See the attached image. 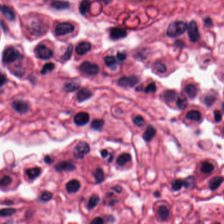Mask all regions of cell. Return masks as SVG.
I'll use <instances>...</instances> for the list:
<instances>
[{
    "label": "cell",
    "mask_w": 224,
    "mask_h": 224,
    "mask_svg": "<svg viewBox=\"0 0 224 224\" xmlns=\"http://www.w3.org/2000/svg\"><path fill=\"white\" fill-rule=\"evenodd\" d=\"M187 29V24L183 21L173 22L168 26L167 35L170 37H176L182 35Z\"/></svg>",
    "instance_id": "1"
},
{
    "label": "cell",
    "mask_w": 224,
    "mask_h": 224,
    "mask_svg": "<svg viewBox=\"0 0 224 224\" xmlns=\"http://www.w3.org/2000/svg\"><path fill=\"white\" fill-rule=\"evenodd\" d=\"M22 57L21 53L14 47H9L3 51L2 55V61L4 64H11Z\"/></svg>",
    "instance_id": "2"
},
{
    "label": "cell",
    "mask_w": 224,
    "mask_h": 224,
    "mask_svg": "<svg viewBox=\"0 0 224 224\" xmlns=\"http://www.w3.org/2000/svg\"><path fill=\"white\" fill-rule=\"evenodd\" d=\"M35 53L37 57L41 60H49L53 56V50L43 44L38 45L35 47Z\"/></svg>",
    "instance_id": "3"
},
{
    "label": "cell",
    "mask_w": 224,
    "mask_h": 224,
    "mask_svg": "<svg viewBox=\"0 0 224 224\" xmlns=\"http://www.w3.org/2000/svg\"><path fill=\"white\" fill-rule=\"evenodd\" d=\"M90 152L89 145L85 141H81L77 144L73 149V156L76 159H81Z\"/></svg>",
    "instance_id": "4"
},
{
    "label": "cell",
    "mask_w": 224,
    "mask_h": 224,
    "mask_svg": "<svg viewBox=\"0 0 224 224\" xmlns=\"http://www.w3.org/2000/svg\"><path fill=\"white\" fill-rule=\"evenodd\" d=\"M81 72L89 76H94L99 72V67L96 64H93L89 62H83L80 66Z\"/></svg>",
    "instance_id": "5"
},
{
    "label": "cell",
    "mask_w": 224,
    "mask_h": 224,
    "mask_svg": "<svg viewBox=\"0 0 224 224\" xmlns=\"http://www.w3.org/2000/svg\"><path fill=\"white\" fill-rule=\"evenodd\" d=\"M74 26L68 22H63L58 24L55 28L54 32L57 36H62L66 34L72 33L74 31Z\"/></svg>",
    "instance_id": "6"
},
{
    "label": "cell",
    "mask_w": 224,
    "mask_h": 224,
    "mask_svg": "<svg viewBox=\"0 0 224 224\" xmlns=\"http://www.w3.org/2000/svg\"><path fill=\"white\" fill-rule=\"evenodd\" d=\"M187 32L191 41L196 42L200 39L198 26L194 21H192L187 26Z\"/></svg>",
    "instance_id": "7"
},
{
    "label": "cell",
    "mask_w": 224,
    "mask_h": 224,
    "mask_svg": "<svg viewBox=\"0 0 224 224\" xmlns=\"http://www.w3.org/2000/svg\"><path fill=\"white\" fill-rule=\"evenodd\" d=\"M12 106L16 112L21 114L27 113L30 109L28 103L24 100H21L14 101L12 104Z\"/></svg>",
    "instance_id": "8"
},
{
    "label": "cell",
    "mask_w": 224,
    "mask_h": 224,
    "mask_svg": "<svg viewBox=\"0 0 224 224\" xmlns=\"http://www.w3.org/2000/svg\"><path fill=\"white\" fill-rule=\"evenodd\" d=\"M31 33L35 35H41L44 34L46 31V26L40 22H33L30 26Z\"/></svg>",
    "instance_id": "9"
},
{
    "label": "cell",
    "mask_w": 224,
    "mask_h": 224,
    "mask_svg": "<svg viewBox=\"0 0 224 224\" xmlns=\"http://www.w3.org/2000/svg\"><path fill=\"white\" fill-rule=\"evenodd\" d=\"M138 80L136 76H131L129 77H123L120 78L118 81V85L121 86L133 87L138 83Z\"/></svg>",
    "instance_id": "10"
},
{
    "label": "cell",
    "mask_w": 224,
    "mask_h": 224,
    "mask_svg": "<svg viewBox=\"0 0 224 224\" xmlns=\"http://www.w3.org/2000/svg\"><path fill=\"white\" fill-rule=\"evenodd\" d=\"M55 169L58 172L73 171L76 169V166L70 161H60L55 166Z\"/></svg>",
    "instance_id": "11"
},
{
    "label": "cell",
    "mask_w": 224,
    "mask_h": 224,
    "mask_svg": "<svg viewBox=\"0 0 224 224\" xmlns=\"http://www.w3.org/2000/svg\"><path fill=\"white\" fill-rule=\"evenodd\" d=\"M73 120L77 125L83 126L87 124L90 120L89 114L86 112H80L74 117Z\"/></svg>",
    "instance_id": "12"
},
{
    "label": "cell",
    "mask_w": 224,
    "mask_h": 224,
    "mask_svg": "<svg viewBox=\"0 0 224 224\" xmlns=\"http://www.w3.org/2000/svg\"><path fill=\"white\" fill-rule=\"evenodd\" d=\"M0 12L3 15L4 17L10 21H14L16 18L15 12L9 6L0 5Z\"/></svg>",
    "instance_id": "13"
},
{
    "label": "cell",
    "mask_w": 224,
    "mask_h": 224,
    "mask_svg": "<svg viewBox=\"0 0 224 224\" xmlns=\"http://www.w3.org/2000/svg\"><path fill=\"white\" fill-rule=\"evenodd\" d=\"M66 187L68 193H75L80 190L81 183L77 180H72L67 183Z\"/></svg>",
    "instance_id": "14"
},
{
    "label": "cell",
    "mask_w": 224,
    "mask_h": 224,
    "mask_svg": "<svg viewBox=\"0 0 224 224\" xmlns=\"http://www.w3.org/2000/svg\"><path fill=\"white\" fill-rule=\"evenodd\" d=\"M190 186V178L186 180H176L172 183V190L175 191H180L182 187L188 188Z\"/></svg>",
    "instance_id": "15"
},
{
    "label": "cell",
    "mask_w": 224,
    "mask_h": 224,
    "mask_svg": "<svg viewBox=\"0 0 224 224\" xmlns=\"http://www.w3.org/2000/svg\"><path fill=\"white\" fill-rule=\"evenodd\" d=\"M91 49V44L89 42L83 41L79 43L76 48V51L79 55H84Z\"/></svg>",
    "instance_id": "16"
},
{
    "label": "cell",
    "mask_w": 224,
    "mask_h": 224,
    "mask_svg": "<svg viewBox=\"0 0 224 224\" xmlns=\"http://www.w3.org/2000/svg\"><path fill=\"white\" fill-rule=\"evenodd\" d=\"M92 95L93 93L91 90L86 88H83L81 89L80 91L77 93V99L79 102H82L89 99V98L92 96Z\"/></svg>",
    "instance_id": "17"
},
{
    "label": "cell",
    "mask_w": 224,
    "mask_h": 224,
    "mask_svg": "<svg viewBox=\"0 0 224 224\" xmlns=\"http://www.w3.org/2000/svg\"><path fill=\"white\" fill-rule=\"evenodd\" d=\"M127 32L126 31L120 28H113L110 31V36L113 39H119L126 37Z\"/></svg>",
    "instance_id": "18"
},
{
    "label": "cell",
    "mask_w": 224,
    "mask_h": 224,
    "mask_svg": "<svg viewBox=\"0 0 224 224\" xmlns=\"http://www.w3.org/2000/svg\"><path fill=\"white\" fill-rule=\"evenodd\" d=\"M224 181V178L222 176H216L212 178L209 183H208V186L212 191H215L221 186V184Z\"/></svg>",
    "instance_id": "19"
},
{
    "label": "cell",
    "mask_w": 224,
    "mask_h": 224,
    "mask_svg": "<svg viewBox=\"0 0 224 224\" xmlns=\"http://www.w3.org/2000/svg\"><path fill=\"white\" fill-rule=\"evenodd\" d=\"M156 135V130L155 128L151 125H149L147 127L146 130H145L144 135H143V138L145 141H151L153 138L155 137Z\"/></svg>",
    "instance_id": "20"
},
{
    "label": "cell",
    "mask_w": 224,
    "mask_h": 224,
    "mask_svg": "<svg viewBox=\"0 0 224 224\" xmlns=\"http://www.w3.org/2000/svg\"><path fill=\"white\" fill-rule=\"evenodd\" d=\"M51 6L57 10H64L69 8L70 4L68 2L61 0H53L51 2Z\"/></svg>",
    "instance_id": "21"
},
{
    "label": "cell",
    "mask_w": 224,
    "mask_h": 224,
    "mask_svg": "<svg viewBox=\"0 0 224 224\" xmlns=\"http://www.w3.org/2000/svg\"><path fill=\"white\" fill-rule=\"evenodd\" d=\"M80 87V83L77 81H72L67 83L64 86V90L66 92L72 93L74 92Z\"/></svg>",
    "instance_id": "22"
},
{
    "label": "cell",
    "mask_w": 224,
    "mask_h": 224,
    "mask_svg": "<svg viewBox=\"0 0 224 224\" xmlns=\"http://www.w3.org/2000/svg\"><path fill=\"white\" fill-rule=\"evenodd\" d=\"M41 172V169L39 167H34L31 168L27 169L26 173V175L28 176L30 179L34 180L35 178H37V177L40 175Z\"/></svg>",
    "instance_id": "23"
},
{
    "label": "cell",
    "mask_w": 224,
    "mask_h": 224,
    "mask_svg": "<svg viewBox=\"0 0 224 224\" xmlns=\"http://www.w3.org/2000/svg\"><path fill=\"white\" fill-rule=\"evenodd\" d=\"M201 113L196 110H191L186 114V118L188 120L195 121H200L201 119Z\"/></svg>",
    "instance_id": "24"
},
{
    "label": "cell",
    "mask_w": 224,
    "mask_h": 224,
    "mask_svg": "<svg viewBox=\"0 0 224 224\" xmlns=\"http://www.w3.org/2000/svg\"><path fill=\"white\" fill-rule=\"evenodd\" d=\"M157 213H158L159 217L162 220H166L168 218L169 216H170V211L168 209V208L166 206H160L157 210Z\"/></svg>",
    "instance_id": "25"
},
{
    "label": "cell",
    "mask_w": 224,
    "mask_h": 224,
    "mask_svg": "<svg viewBox=\"0 0 224 224\" xmlns=\"http://www.w3.org/2000/svg\"><path fill=\"white\" fill-rule=\"evenodd\" d=\"M132 159L131 155L128 154V153H123V154L121 155L118 157L116 162L117 164H119V166H123L126 163H128L129 161H131Z\"/></svg>",
    "instance_id": "26"
},
{
    "label": "cell",
    "mask_w": 224,
    "mask_h": 224,
    "mask_svg": "<svg viewBox=\"0 0 224 224\" xmlns=\"http://www.w3.org/2000/svg\"><path fill=\"white\" fill-rule=\"evenodd\" d=\"M185 92L190 98H194L197 94V89L194 85H188L185 87Z\"/></svg>",
    "instance_id": "27"
},
{
    "label": "cell",
    "mask_w": 224,
    "mask_h": 224,
    "mask_svg": "<svg viewBox=\"0 0 224 224\" xmlns=\"http://www.w3.org/2000/svg\"><path fill=\"white\" fill-rule=\"evenodd\" d=\"M214 167L213 164L208 162H204L201 164V167H200V171H201L204 174H209L214 170Z\"/></svg>",
    "instance_id": "28"
},
{
    "label": "cell",
    "mask_w": 224,
    "mask_h": 224,
    "mask_svg": "<svg viewBox=\"0 0 224 224\" xmlns=\"http://www.w3.org/2000/svg\"><path fill=\"white\" fill-rule=\"evenodd\" d=\"M104 121L103 119H97L93 121L90 125V127L92 129L95 130V131H100L104 127Z\"/></svg>",
    "instance_id": "29"
},
{
    "label": "cell",
    "mask_w": 224,
    "mask_h": 224,
    "mask_svg": "<svg viewBox=\"0 0 224 224\" xmlns=\"http://www.w3.org/2000/svg\"><path fill=\"white\" fill-rule=\"evenodd\" d=\"M94 177L97 183H100L104 180V173L102 168H97L94 173Z\"/></svg>",
    "instance_id": "30"
},
{
    "label": "cell",
    "mask_w": 224,
    "mask_h": 224,
    "mask_svg": "<svg viewBox=\"0 0 224 224\" xmlns=\"http://www.w3.org/2000/svg\"><path fill=\"white\" fill-rule=\"evenodd\" d=\"M100 197L97 195H93L90 198L89 201L88 203V208L89 209L92 210L94 207H96L98 204L100 202Z\"/></svg>",
    "instance_id": "31"
},
{
    "label": "cell",
    "mask_w": 224,
    "mask_h": 224,
    "mask_svg": "<svg viewBox=\"0 0 224 224\" xmlns=\"http://www.w3.org/2000/svg\"><path fill=\"white\" fill-rule=\"evenodd\" d=\"M164 99L168 102H174L176 98V93L174 90H168L164 93Z\"/></svg>",
    "instance_id": "32"
},
{
    "label": "cell",
    "mask_w": 224,
    "mask_h": 224,
    "mask_svg": "<svg viewBox=\"0 0 224 224\" xmlns=\"http://www.w3.org/2000/svg\"><path fill=\"white\" fill-rule=\"evenodd\" d=\"M89 7H90V2L88 1V0H84V1H83L80 5V13H81L83 15H85L88 12Z\"/></svg>",
    "instance_id": "33"
},
{
    "label": "cell",
    "mask_w": 224,
    "mask_h": 224,
    "mask_svg": "<svg viewBox=\"0 0 224 224\" xmlns=\"http://www.w3.org/2000/svg\"><path fill=\"white\" fill-rule=\"evenodd\" d=\"M16 211H17L16 209L12 208H3V209L0 210V216H2V217H7V216H10L14 214Z\"/></svg>",
    "instance_id": "34"
},
{
    "label": "cell",
    "mask_w": 224,
    "mask_h": 224,
    "mask_svg": "<svg viewBox=\"0 0 224 224\" xmlns=\"http://www.w3.org/2000/svg\"><path fill=\"white\" fill-rule=\"evenodd\" d=\"M55 68V65L52 62H49V63H47L44 66H43V68L41 69V73L42 75H45L47 73L52 72V71Z\"/></svg>",
    "instance_id": "35"
},
{
    "label": "cell",
    "mask_w": 224,
    "mask_h": 224,
    "mask_svg": "<svg viewBox=\"0 0 224 224\" xmlns=\"http://www.w3.org/2000/svg\"><path fill=\"white\" fill-rule=\"evenodd\" d=\"M154 69L157 71V72L163 73L164 72H166L167 67L162 62H156L154 64Z\"/></svg>",
    "instance_id": "36"
},
{
    "label": "cell",
    "mask_w": 224,
    "mask_h": 224,
    "mask_svg": "<svg viewBox=\"0 0 224 224\" xmlns=\"http://www.w3.org/2000/svg\"><path fill=\"white\" fill-rule=\"evenodd\" d=\"M176 106L181 109H185L187 106V100L184 97H180L176 102Z\"/></svg>",
    "instance_id": "37"
},
{
    "label": "cell",
    "mask_w": 224,
    "mask_h": 224,
    "mask_svg": "<svg viewBox=\"0 0 224 224\" xmlns=\"http://www.w3.org/2000/svg\"><path fill=\"white\" fill-rule=\"evenodd\" d=\"M73 45H70L68 48H67L66 52L64 53V54L62 55V58L63 59V60H69V59L71 58V57H72V53H73Z\"/></svg>",
    "instance_id": "38"
},
{
    "label": "cell",
    "mask_w": 224,
    "mask_h": 224,
    "mask_svg": "<svg viewBox=\"0 0 224 224\" xmlns=\"http://www.w3.org/2000/svg\"><path fill=\"white\" fill-rule=\"evenodd\" d=\"M12 183V178L10 176H3V178L0 180V187H7Z\"/></svg>",
    "instance_id": "39"
},
{
    "label": "cell",
    "mask_w": 224,
    "mask_h": 224,
    "mask_svg": "<svg viewBox=\"0 0 224 224\" xmlns=\"http://www.w3.org/2000/svg\"><path fill=\"white\" fill-rule=\"evenodd\" d=\"M104 62L106 65L108 67H112L116 64V59L114 57L108 56L104 58Z\"/></svg>",
    "instance_id": "40"
},
{
    "label": "cell",
    "mask_w": 224,
    "mask_h": 224,
    "mask_svg": "<svg viewBox=\"0 0 224 224\" xmlns=\"http://www.w3.org/2000/svg\"><path fill=\"white\" fill-rule=\"evenodd\" d=\"M145 93H154L157 90V86L155 83H151L144 89Z\"/></svg>",
    "instance_id": "41"
},
{
    "label": "cell",
    "mask_w": 224,
    "mask_h": 224,
    "mask_svg": "<svg viewBox=\"0 0 224 224\" xmlns=\"http://www.w3.org/2000/svg\"><path fill=\"white\" fill-rule=\"evenodd\" d=\"M134 123L138 127H142L145 124V120L144 117L141 115H137L133 120Z\"/></svg>",
    "instance_id": "42"
},
{
    "label": "cell",
    "mask_w": 224,
    "mask_h": 224,
    "mask_svg": "<svg viewBox=\"0 0 224 224\" xmlns=\"http://www.w3.org/2000/svg\"><path fill=\"white\" fill-rule=\"evenodd\" d=\"M216 100V97L212 96V95H209L207 96L204 98V103L205 104L208 106V107H210L211 106L213 105V104L215 102Z\"/></svg>",
    "instance_id": "43"
},
{
    "label": "cell",
    "mask_w": 224,
    "mask_h": 224,
    "mask_svg": "<svg viewBox=\"0 0 224 224\" xmlns=\"http://www.w3.org/2000/svg\"><path fill=\"white\" fill-rule=\"evenodd\" d=\"M53 197V194L51 193L49 191H43L41 195V199L43 201H49Z\"/></svg>",
    "instance_id": "44"
},
{
    "label": "cell",
    "mask_w": 224,
    "mask_h": 224,
    "mask_svg": "<svg viewBox=\"0 0 224 224\" xmlns=\"http://www.w3.org/2000/svg\"><path fill=\"white\" fill-rule=\"evenodd\" d=\"M214 119L216 123H218V122H220L222 121V115L219 110L218 109L215 110L214 112Z\"/></svg>",
    "instance_id": "45"
},
{
    "label": "cell",
    "mask_w": 224,
    "mask_h": 224,
    "mask_svg": "<svg viewBox=\"0 0 224 224\" xmlns=\"http://www.w3.org/2000/svg\"><path fill=\"white\" fill-rule=\"evenodd\" d=\"M90 224H104V219L100 217H96L94 218Z\"/></svg>",
    "instance_id": "46"
},
{
    "label": "cell",
    "mask_w": 224,
    "mask_h": 224,
    "mask_svg": "<svg viewBox=\"0 0 224 224\" xmlns=\"http://www.w3.org/2000/svg\"><path fill=\"white\" fill-rule=\"evenodd\" d=\"M117 58L120 61H124L126 58H127V55H126L123 53H121V52H118L117 53Z\"/></svg>",
    "instance_id": "47"
},
{
    "label": "cell",
    "mask_w": 224,
    "mask_h": 224,
    "mask_svg": "<svg viewBox=\"0 0 224 224\" xmlns=\"http://www.w3.org/2000/svg\"><path fill=\"white\" fill-rule=\"evenodd\" d=\"M7 81V77L3 73H0V86H3Z\"/></svg>",
    "instance_id": "48"
},
{
    "label": "cell",
    "mask_w": 224,
    "mask_h": 224,
    "mask_svg": "<svg viewBox=\"0 0 224 224\" xmlns=\"http://www.w3.org/2000/svg\"><path fill=\"white\" fill-rule=\"evenodd\" d=\"M112 190L118 193H121L122 192V190H123V188H122L120 186H115L112 187Z\"/></svg>",
    "instance_id": "49"
},
{
    "label": "cell",
    "mask_w": 224,
    "mask_h": 224,
    "mask_svg": "<svg viewBox=\"0 0 224 224\" xmlns=\"http://www.w3.org/2000/svg\"><path fill=\"white\" fill-rule=\"evenodd\" d=\"M44 161H45V163L48 164H50L53 163V160L49 156H46L44 158Z\"/></svg>",
    "instance_id": "50"
},
{
    "label": "cell",
    "mask_w": 224,
    "mask_h": 224,
    "mask_svg": "<svg viewBox=\"0 0 224 224\" xmlns=\"http://www.w3.org/2000/svg\"><path fill=\"white\" fill-rule=\"evenodd\" d=\"M108 155V151L106 149H103L101 151V156L103 157V158H106V157Z\"/></svg>",
    "instance_id": "51"
},
{
    "label": "cell",
    "mask_w": 224,
    "mask_h": 224,
    "mask_svg": "<svg viewBox=\"0 0 224 224\" xmlns=\"http://www.w3.org/2000/svg\"><path fill=\"white\" fill-rule=\"evenodd\" d=\"M204 23H205V24L207 26H211L212 24V21L209 18H206L205 20H204Z\"/></svg>",
    "instance_id": "52"
},
{
    "label": "cell",
    "mask_w": 224,
    "mask_h": 224,
    "mask_svg": "<svg viewBox=\"0 0 224 224\" xmlns=\"http://www.w3.org/2000/svg\"><path fill=\"white\" fill-rule=\"evenodd\" d=\"M142 90H143L142 85H140L138 86H137V87L136 88V91H138V92H140Z\"/></svg>",
    "instance_id": "53"
},
{
    "label": "cell",
    "mask_w": 224,
    "mask_h": 224,
    "mask_svg": "<svg viewBox=\"0 0 224 224\" xmlns=\"http://www.w3.org/2000/svg\"><path fill=\"white\" fill-rule=\"evenodd\" d=\"M153 195H154V196H155V197H157V198L159 197V196H161L160 193L158 191H156L155 192H154V193H153Z\"/></svg>",
    "instance_id": "54"
},
{
    "label": "cell",
    "mask_w": 224,
    "mask_h": 224,
    "mask_svg": "<svg viewBox=\"0 0 224 224\" xmlns=\"http://www.w3.org/2000/svg\"><path fill=\"white\" fill-rule=\"evenodd\" d=\"M110 155H111V156H110V157H109V163H111L112 162V161H113V155L112 154V153H111V154H110Z\"/></svg>",
    "instance_id": "55"
},
{
    "label": "cell",
    "mask_w": 224,
    "mask_h": 224,
    "mask_svg": "<svg viewBox=\"0 0 224 224\" xmlns=\"http://www.w3.org/2000/svg\"><path fill=\"white\" fill-rule=\"evenodd\" d=\"M101 1H102V2H104V3H109V2H111V1H112V0H101Z\"/></svg>",
    "instance_id": "56"
},
{
    "label": "cell",
    "mask_w": 224,
    "mask_h": 224,
    "mask_svg": "<svg viewBox=\"0 0 224 224\" xmlns=\"http://www.w3.org/2000/svg\"><path fill=\"white\" fill-rule=\"evenodd\" d=\"M222 109L224 110V103L222 104Z\"/></svg>",
    "instance_id": "57"
},
{
    "label": "cell",
    "mask_w": 224,
    "mask_h": 224,
    "mask_svg": "<svg viewBox=\"0 0 224 224\" xmlns=\"http://www.w3.org/2000/svg\"><path fill=\"white\" fill-rule=\"evenodd\" d=\"M214 224H221V223H214Z\"/></svg>",
    "instance_id": "58"
},
{
    "label": "cell",
    "mask_w": 224,
    "mask_h": 224,
    "mask_svg": "<svg viewBox=\"0 0 224 224\" xmlns=\"http://www.w3.org/2000/svg\"><path fill=\"white\" fill-rule=\"evenodd\" d=\"M223 132H224V130H223Z\"/></svg>",
    "instance_id": "59"
}]
</instances>
